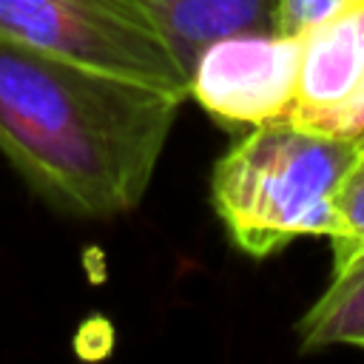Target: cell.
<instances>
[{
    "instance_id": "30bf717a",
    "label": "cell",
    "mask_w": 364,
    "mask_h": 364,
    "mask_svg": "<svg viewBox=\"0 0 364 364\" xmlns=\"http://www.w3.org/2000/svg\"><path fill=\"white\" fill-rule=\"evenodd\" d=\"M313 128H324V131H333V134H341V136L364 134V77H361L358 88L353 91V97L344 105H338L336 111H330Z\"/></svg>"
},
{
    "instance_id": "8992f818",
    "label": "cell",
    "mask_w": 364,
    "mask_h": 364,
    "mask_svg": "<svg viewBox=\"0 0 364 364\" xmlns=\"http://www.w3.org/2000/svg\"><path fill=\"white\" fill-rule=\"evenodd\" d=\"M154 26L168 37L188 74L196 54L216 37L273 28L279 0H139Z\"/></svg>"
},
{
    "instance_id": "6da1fadb",
    "label": "cell",
    "mask_w": 364,
    "mask_h": 364,
    "mask_svg": "<svg viewBox=\"0 0 364 364\" xmlns=\"http://www.w3.org/2000/svg\"><path fill=\"white\" fill-rule=\"evenodd\" d=\"M185 97L0 37V151L51 205L111 219L151 188Z\"/></svg>"
},
{
    "instance_id": "52a82bcc",
    "label": "cell",
    "mask_w": 364,
    "mask_h": 364,
    "mask_svg": "<svg viewBox=\"0 0 364 364\" xmlns=\"http://www.w3.org/2000/svg\"><path fill=\"white\" fill-rule=\"evenodd\" d=\"M296 336L301 353L327 347L364 350V253L333 270L321 296L299 318Z\"/></svg>"
},
{
    "instance_id": "ba28073f",
    "label": "cell",
    "mask_w": 364,
    "mask_h": 364,
    "mask_svg": "<svg viewBox=\"0 0 364 364\" xmlns=\"http://www.w3.org/2000/svg\"><path fill=\"white\" fill-rule=\"evenodd\" d=\"M333 247V270L347 267L364 253V134L355 136L353 156L333 191V228L327 233Z\"/></svg>"
},
{
    "instance_id": "7a4b0ae2",
    "label": "cell",
    "mask_w": 364,
    "mask_h": 364,
    "mask_svg": "<svg viewBox=\"0 0 364 364\" xmlns=\"http://www.w3.org/2000/svg\"><path fill=\"white\" fill-rule=\"evenodd\" d=\"M355 136L304 125L293 117L250 125L210 171V202L250 259H267L304 236L333 228V191Z\"/></svg>"
},
{
    "instance_id": "5b68a950",
    "label": "cell",
    "mask_w": 364,
    "mask_h": 364,
    "mask_svg": "<svg viewBox=\"0 0 364 364\" xmlns=\"http://www.w3.org/2000/svg\"><path fill=\"white\" fill-rule=\"evenodd\" d=\"M364 77V0L327 17L304 34L293 119L321 122L344 105Z\"/></svg>"
},
{
    "instance_id": "9c48e42d",
    "label": "cell",
    "mask_w": 364,
    "mask_h": 364,
    "mask_svg": "<svg viewBox=\"0 0 364 364\" xmlns=\"http://www.w3.org/2000/svg\"><path fill=\"white\" fill-rule=\"evenodd\" d=\"M361 0H279L273 14V31L282 34H307L327 17L355 6Z\"/></svg>"
},
{
    "instance_id": "277c9868",
    "label": "cell",
    "mask_w": 364,
    "mask_h": 364,
    "mask_svg": "<svg viewBox=\"0 0 364 364\" xmlns=\"http://www.w3.org/2000/svg\"><path fill=\"white\" fill-rule=\"evenodd\" d=\"M304 34L236 31L208 43L191 65L188 94L219 122L262 125L290 117Z\"/></svg>"
},
{
    "instance_id": "3957f363",
    "label": "cell",
    "mask_w": 364,
    "mask_h": 364,
    "mask_svg": "<svg viewBox=\"0 0 364 364\" xmlns=\"http://www.w3.org/2000/svg\"><path fill=\"white\" fill-rule=\"evenodd\" d=\"M0 37L191 97V74L139 0H0Z\"/></svg>"
}]
</instances>
